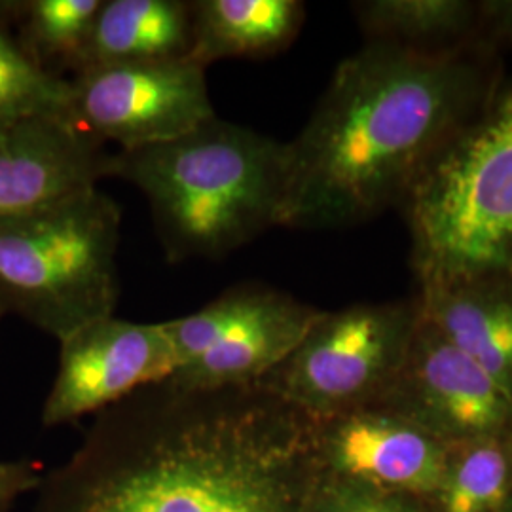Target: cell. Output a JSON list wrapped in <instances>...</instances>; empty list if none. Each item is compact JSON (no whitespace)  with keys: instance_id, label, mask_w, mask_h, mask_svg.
<instances>
[{"instance_id":"obj_1","label":"cell","mask_w":512,"mask_h":512,"mask_svg":"<svg viewBox=\"0 0 512 512\" xmlns=\"http://www.w3.org/2000/svg\"><path fill=\"white\" fill-rule=\"evenodd\" d=\"M311 420L260 385L162 380L95 414L35 512H308Z\"/></svg>"},{"instance_id":"obj_2","label":"cell","mask_w":512,"mask_h":512,"mask_svg":"<svg viewBox=\"0 0 512 512\" xmlns=\"http://www.w3.org/2000/svg\"><path fill=\"white\" fill-rule=\"evenodd\" d=\"M492 93L490 71L465 48L366 42L336 67L308 124L287 143L279 226L340 230L403 205Z\"/></svg>"},{"instance_id":"obj_3","label":"cell","mask_w":512,"mask_h":512,"mask_svg":"<svg viewBox=\"0 0 512 512\" xmlns=\"http://www.w3.org/2000/svg\"><path fill=\"white\" fill-rule=\"evenodd\" d=\"M109 177L147 198L169 262L220 260L279 226L287 143L215 114L173 141L110 154Z\"/></svg>"},{"instance_id":"obj_4","label":"cell","mask_w":512,"mask_h":512,"mask_svg":"<svg viewBox=\"0 0 512 512\" xmlns=\"http://www.w3.org/2000/svg\"><path fill=\"white\" fill-rule=\"evenodd\" d=\"M404 205L420 285L512 277V84L440 147Z\"/></svg>"},{"instance_id":"obj_5","label":"cell","mask_w":512,"mask_h":512,"mask_svg":"<svg viewBox=\"0 0 512 512\" xmlns=\"http://www.w3.org/2000/svg\"><path fill=\"white\" fill-rule=\"evenodd\" d=\"M120 224L99 186L0 219V319L16 315L61 342L114 315Z\"/></svg>"},{"instance_id":"obj_6","label":"cell","mask_w":512,"mask_h":512,"mask_svg":"<svg viewBox=\"0 0 512 512\" xmlns=\"http://www.w3.org/2000/svg\"><path fill=\"white\" fill-rule=\"evenodd\" d=\"M418 325L416 298L323 310L293 353L256 385L310 420L372 406L401 372Z\"/></svg>"},{"instance_id":"obj_7","label":"cell","mask_w":512,"mask_h":512,"mask_svg":"<svg viewBox=\"0 0 512 512\" xmlns=\"http://www.w3.org/2000/svg\"><path fill=\"white\" fill-rule=\"evenodd\" d=\"M321 311L268 285H234L202 310L164 321L177 355L167 380L184 389L258 384L293 353Z\"/></svg>"},{"instance_id":"obj_8","label":"cell","mask_w":512,"mask_h":512,"mask_svg":"<svg viewBox=\"0 0 512 512\" xmlns=\"http://www.w3.org/2000/svg\"><path fill=\"white\" fill-rule=\"evenodd\" d=\"M69 84L74 126L103 147L160 145L215 116L205 69L190 59L97 65Z\"/></svg>"},{"instance_id":"obj_9","label":"cell","mask_w":512,"mask_h":512,"mask_svg":"<svg viewBox=\"0 0 512 512\" xmlns=\"http://www.w3.org/2000/svg\"><path fill=\"white\" fill-rule=\"evenodd\" d=\"M372 406L418 425L446 448L512 435L511 397L421 311L401 372Z\"/></svg>"},{"instance_id":"obj_10","label":"cell","mask_w":512,"mask_h":512,"mask_svg":"<svg viewBox=\"0 0 512 512\" xmlns=\"http://www.w3.org/2000/svg\"><path fill=\"white\" fill-rule=\"evenodd\" d=\"M59 368L40 420L59 427L99 414L135 391L167 380L177 355L164 323L109 315L59 342Z\"/></svg>"},{"instance_id":"obj_11","label":"cell","mask_w":512,"mask_h":512,"mask_svg":"<svg viewBox=\"0 0 512 512\" xmlns=\"http://www.w3.org/2000/svg\"><path fill=\"white\" fill-rule=\"evenodd\" d=\"M446 450L440 440L382 406L311 420V456L319 473L427 501L439 490Z\"/></svg>"},{"instance_id":"obj_12","label":"cell","mask_w":512,"mask_h":512,"mask_svg":"<svg viewBox=\"0 0 512 512\" xmlns=\"http://www.w3.org/2000/svg\"><path fill=\"white\" fill-rule=\"evenodd\" d=\"M109 165L105 147L71 120L0 122V219L93 188Z\"/></svg>"},{"instance_id":"obj_13","label":"cell","mask_w":512,"mask_h":512,"mask_svg":"<svg viewBox=\"0 0 512 512\" xmlns=\"http://www.w3.org/2000/svg\"><path fill=\"white\" fill-rule=\"evenodd\" d=\"M421 317L473 359L512 401V277L475 275L420 285Z\"/></svg>"},{"instance_id":"obj_14","label":"cell","mask_w":512,"mask_h":512,"mask_svg":"<svg viewBox=\"0 0 512 512\" xmlns=\"http://www.w3.org/2000/svg\"><path fill=\"white\" fill-rule=\"evenodd\" d=\"M188 59L202 69L222 59H262L291 46L302 23L298 0H194Z\"/></svg>"},{"instance_id":"obj_15","label":"cell","mask_w":512,"mask_h":512,"mask_svg":"<svg viewBox=\"0 0 512 512\" xmlns=\"http://www.w3.org/2000/svg\"><path fill=\"white\" fill-rule=\"evenodd\" d=\"M190 40V2L103 0L80 71L97 65L188 59Z\"/></svg>"},{"instance_id":"obj_16","label":"cell","mask_w":512,"mask_h":512,"mask_svg":"<svg viewBox=\"0 0 512 512\" xmlns=\"http://www.w3.org/2000/svg\"><path fill=\"white\" fill-rule=\"evenodd\" d=\"M353 12L368 42L418 52L465 48L478 29V6L469 0H365Z\"/></svg>"},{"instance_id":"obj_17","label":"cell","mask_w":512,"mask_h":512,"mask_svg":"<svg viewBox=\"0 0 512 512\" xmlns=\"http://www.w3.org/2000/svg\"><path fill=\"white\" fill-rule=\"evenodd\" d=\"M103 0L0 2V25L14 27L19 46L46 73L65 78L82 65Z\"/></svg>"},{"instance_id":"obj_18","label":"cell","mask_w":512,"mask_h":512,"mask_svg":"<svg viewBox=\"0 0 512 512\" xmlns=\"http://www.w3.org/2000/svg\"><path fill=\"white\" fill-rule=\"evenodd\" d=\"M512 499V435L450 446L433 512H507Z\"/></svg>"},{"instance_id":"obj_19","label":"cell","mask_w":512,"mask_h":512,"mask_svg":"<svg viewBox=\"0 0 512 512\" xmlns=\"http://www.w3.org/2000/svg\"><path fill=\"white\" fill-rule=\"evenodd\" d=\"M23 118L71 120V84L38 67L0 25V122Z\"/></svg>"},{"instance_id":"obj_20","label":"cell","mask_w":512,"mask_h":512,"mask_svg":"<svg viewBox=\"0 0 512 512\" xmlns=\"http://www.w3.org/2000/svg\"><path fill=\"white\" fill-rule=\"evenodd\" d=\"M308 512H433L427 499L342 476L315 475Z\"/></svg>"},{"instance_id":"obj_21","label":"cell","mask_w":512,"mask_h":512,"mask_svg":"<svg viewBox=\"0 0 512 512\" xmlns=\"http://www.w3.org/2000/svg\"><path fill=\"white\" fill-rule=\"evenodd\" d=\"M478 6L476 38L497 46H512V0H484Z\"/></svg>"},{"instance_id":"obj_22","label":"cell","mask_w":512,"mask_h":512,"mask_svg":"<svg viewBox=\"0 0 512 512\" xmlns=\"http://www.w3.org/2000/svg\"><path fill=\"white\" fill-rule=\"evenodd\" d=\"M42 475L35 463H27L18 475L0 480V512H10L21 495L37 492Z\"/></svg>"},{"instance_id":"obj_23","label":"cell","mask_w":512,"mask_h":512,"mask_svg":"<svg viewBox=\"0 0 512 512\" xmlns=\"http://www.w3.org/2000/svg\"><path fill=\"white\" fill-rule=\"evenodd\" d=\"M29 461H0V480L18 475L19 471L25 469Z\"/></svg>"},{"instance_id":"obj_24","label":"cell","mask_w":512,"mask_h":512,"mask_svg":"<svg viewBox=\"0 0 512 512\" xmlns=\"http://www.w3.org/2000/svg\"><path fill=\"white\" fill-rule=\"evenodd\" d=\"M507 512H512V499H511V503H509V509H507Z\"/></svg>"}]
</instances>
